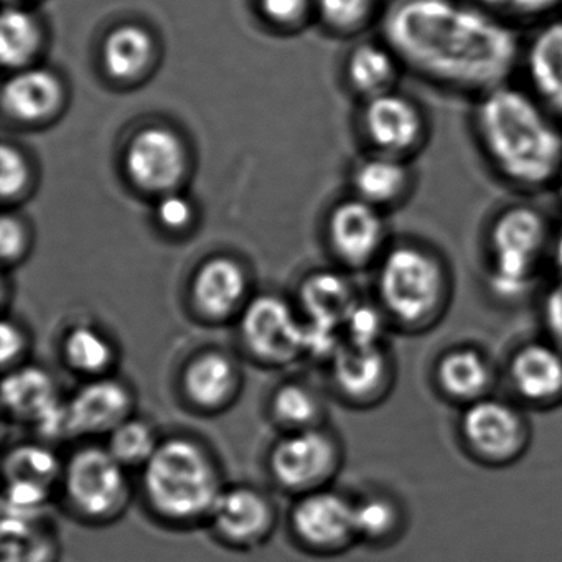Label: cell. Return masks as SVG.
<instances>
[{
    "label": "cell",
    "mask_w": 562,
    "mask_h": 562,
    "mask_svg": "<svg viewBox=\"0 0 562 562\" xmlns=\"http://www.w3.org/2000/svg\"><path fill=\"white\" fill-rule=\"evenodd\" d=\"M383 32L411 70L457 90L486 93L502 87L518 61L512 29L460 0H396Z\"/></svg>",
    "instance_id": "cell-1"
},
{
    "label": "cell",
    "mask_w": 562,
    "mask_h": 562,
    "mask_svg": "<svg viewBox=\"0 0 562 562\" xmlns=\"http://www.w3.org/2000/svg\"><path fill=\"white\" fill-rule=\"evenodd\" d=\"M476 130L486 156L509 182L541 187L562 166V133L544 108L518 88L502 85L483 93Z\"/></svg>",
    "instance_id": "cell-2"
},
{
    "label": "cell",
    "mask_w": 562,
    "mask_h": 562,
    "mask_svg": "<svg viewBox=\"0 0 562 562\" xmlns=\"http://www.w3.org/2000/svg\"><path fill=\"white\" fill-rule=\"evenodd\" d=\"M450 294L449 269L430 249L403 243L381 258L380 307L404 331L420 334L432 328L446 314Z\"/></svg>",
    "instance_id": "cell-3"
},
{
    "label": "cell",
    "mask_w": 562,
    "mask_h": 562,
    "mask_svg": "<svg viewBox=\"0 0 562 562\" xmlns=\"http://www.w3.org/2000/svg\"><path fill=\"white\" fill-rule=\"evenodd\" d=\"M222 490L218 469L210 453L186 437L160 442L144 465L147 499L170 521H192L210 515Z\"/></svg>",
    "instance_id": "cell-4"
},
{
    "label": "cell",
    "mask_w": 562,
    "mask_h": 562,
    "mask_svg": "<svg viewBox=\"0 0 562 562\" xmlns=\"http://www.w3.org/2000/svg\"><path fill=\"white\" fill-rule=\"evenodd\" d=\"M548 223L536 209L509 206L490 226V289L503 301L526 294L548 248Z\"/></svg>",
    "instance_id": "cell-5"
},
{
    "label": "cell",
    "mask_w": 562,
    "mask_h": 562,
    "mask_svg": "<svg viewBox=\"0 0 562 562\" xmlns=\"http://www.w3.org/2000/svg\"><path fill=\"white\" fill-rule=\"evenodd\" d=\"M459 429L473 459L490 467L518 462L531 440V427L522 411L493 396L465 406Z\"/></svg>",
    "instance_id": "cell-6"
},
{
    "label": "cell",
    "mask_w": 562,
    "mask_h": 562,
    "mask_svg": "<svg viewBox=\"0 0 562 562\" xmlns=\"http://www.w3.org/2000/svg\"><path fill=\"white\" fill-rule=\"evenodd\" d=\"M126 467L106 447H85L65 467V490L74 508L85 518H114L130 498Z\"/></svg>",
    "instance_id": "cell-7"
},
{
    "label": "cell",
    "mask_w": 562,
    "mask_h": 562,
    "mask_svg": "<svg viewBox=\"0 0 562 562\" xmlns=\"http://www.w3.org/2000/svg\"><path fill=\"white\" fill-rule=\"evenodd\" d=\"M239 335L252 357L271 364L291 363L304 353V324L284 299L258 295L243 308Z\"/></svg>",
    "instance_id": "cell-8"
},
{
    "label": "cell",
    "mask_w": 562,
    "mask_h": 562,
    "mask_svg": "<svg viewBox=\"0 0 562 562\" xmlns=\"http://www.w3.org/2000/svg\"><path fill=\"white\" fill-rule=\"evenodd\" d=\"M340 465V450L324 430H294L279 440L269 456L276 482L294 492H315L327 483Z\"/></svg>",
    "instance_id": "cell-9"
},
{
    "label": "cell",
    "mask_w": 562,
    "mask_h": 562,
    "mask_svg": "<svg viewBox=\"0 0 562 562\" xmlns=\"http://www.w3.org/2000/svg\"><path fill=\"white\" fill-rule=\"evenodd\" d=\"M291 525L299 541L321 554L345 551L358 541L353 503L327 490L302 496L292 509Z\"/></svg>",
    "instance_id": "cell-10"
},
{
    "label": "cell",
    "mask_w": 562,
    "mask_h": 562,
    "mask_svg": "<svg viewBox=\"0 0 562 562\" xmlns=\"http://www.w3.org/2000/svg\"><path fill=\"white\" fill-rule=\"evenodd\" d=\"M209 518L216 535L235 548L261 544L274 525L271 503L251 486L223 488Z\"/></svg>",
    "instance_id": "cell-11"
},
{
    "label": "cell",
    "mask_w": 562,
    "mask_h": 562,
    "mask_svg": "<svg viewBox=\"0 0 562 562\" xmlns=\"http://www.w3.org/2000/svg\"><path fill=\"white\" fill-rule=\"evenodd\" d=\"M330 363L335 386L353 403H378L393 386V361L383 345L358 347L344 340Z\"/></svg>",
    "instance_id": "cell-12"
},
{
    "label": "cell",
    "mask_w": 562,
    "mask_h": 562,
    "mask_svg": "<svg viewBox=\"0 0 562 562\" xmlns=\"http://www.w3.org/2000/svg\"><path fill=\"white\" fill-rule=\"evenodd\" d=\"M513 393L536 407L562 403V351L551 341H529L508 361Z\"/></svg>",
    "instance_id": "cell-13"
},
{
    "label": "cell",
    "mask_w": 562,
    "mask_h": 562,
    "mask_svg": "<svg viewBox=\"0 0 562 562\" xmlns=\"http://www.w3.org/2000/svg\"><path fill=\"white\" fill-rule=\"evenodd\" d=\"M383 218L376 206L364 200L341 203L330 220V243L345 265L363 268L380 256L383 249Z\"/></svg>",
    "instance_id": "cell-14"
},
{
    "label": "cell",
    "mask_w": 562,
    "mask_h": 562,
    "mask_svg": "<svg viewBox=\"0 0 562 562\" xmlns=\"http://www.w3.org/2000/svg\"><path fill=\"white\" fill-rule=\"evenodd\" d=\"M71 436L110 434L133 409L131 391L113 378H97L67 401Z\"/></svg>",
    "instance_id": "cell-15"
},
{
    "label": "cell",
    "mask_w": 562,
    "mask_h": 562,
    "mask_svg": "<svg viewBox=\"0 0 562 562\" xmlns=\"http://www.w3.org/2000/svg\"><path fill=\"white\" fill-rule=\"evenodd\" d=\"M364 127L370 139L390 156L409 153L424 136V116L416 103L403 94L371 98L364 111Z\"/></svg>",
    "instance_id": "cell-16"
},
{
    "label": "cell",
    "mask_w": 562,
    "mask_h": 562,
    "mask_svg": "<svg viewBox=\"0 0 562 562\" xmlns=\"http://www.w3.org/2000/svg\"><path fill=\"white\" fill-rule=\"evenodd\" d=\"M248 294V276L232 258L209 259L196 269L190 285L193 307L203 318L226 321L238 312Z\"/></svg>",
    "instance_id": "cell-17"
},
{
    "label": "cell",
    "mask_w": 562,
    "mask_h": 562,
    "mask_svg": "<svg viewBox=\"0 0 562 562\" xmlns=\"http://www.w3.org/2000/svg\"><path fill=\"white\" fill-rule=\"evenodd\" d=\"M183 162L179 137L159 127L137 134L126 157L131 179L147 190L172 189L182 177Z\"/></svg>",
    "instance_id": "cell-18"
},
{
    "label": "cell",
    "mask_w": 562,
    "mask_h": 562,
    "mask_svg": "<svg viewBox=\"0 0 562 562\" xmlns=\"http://www.w3.org/2000/svg\"><path fill=\"white\" fill-rule=\"evenodd\" d=\"M434 381L443 397L470 406L492 396L495 371L482 351L473 347H456L440 355L434 368Z\"/></svg>",
    "instance_id": "cell-19"
},
{
    "label": "cell",
    "mask_w": 562,
    "mask_h": 562,
    "mask_svg": "<svg viewBox=\"0 0 562 562\" xmlns=\"http://www.w3.org/2000/svg\"><path fill=\"white\" fill-rule=\"evenodd\" d=\"M525 60L539 101L562 117V21L544 25L531 38Z\"/></svg>",
    "instance_id": "cell-20"
},
{
    "label": "cell",
    "mask_w": 562,
    "mask_h": 562,
    "mask_svg": "<svg viewBox=\"0 0 562 562\" xmlns=\"http://www.w3.org/2000/svg\"><path fill=\"white\" fill-rule=\"evenodd\" d=\"M182 384L190 403L203 411H215L235 396L238 371L222 351H205L187 364Z\"/></svg>",
    "instance_id": "cell-21"
},
{
    "label": "cell",
    "mask_w": 562,
    "mask_h": 562,
    "mask_svg": "<svg viewBox=\"0 0 562 562\" xmlns=\"http://www.w3.org/2000/svg\"><path fill=\"white\" fill-rule=\"evenodd\" d=\"M2 401L15 419L34 426L61 403L54 378L38 367L11 368L2 383Z\"/></svg>",
    "instance_id": "cell-22"
},
{
    "label": "cell",
    "mask_w": 562,
    "mask_h": 562,
    "mask_svg": "<svg viewBox=\"0 0 562 562\" xmlns=\"http://www.w3.org/2000/svg\"><path fill=\"white\" fill-rule=\"evenodd\" d=\"M299 297L308 322L334 325L338 328L344 327L345 318L358 302L350 281L345 276L331 271L307 276L302 281Z\"/></svg>",
    "instance_id": "cell-23"
},
{
    "label": "cell",
    "mask_w": 562,
    "mask_h": 562,
    "mask_svg": "<svg viewBox=\"0 0 562 562\" xmlns=\"http://www.w3.org/2000/svg\"><path fill=\"white\" fill-rule=\"evenodd\" d=\"M61 88L54 75L44 70L15 75L4 88V106L19 120H41L57 108Z\"/></svg>",
    "instance_id": "cell-24"
},
{
    "label": "cell",
    "mask_w": 562,
    "mask_h": 562,
    "mask_svg": "<svg viewBox=\"0 0 562 562\" xmlns=\"http://www.w3.org/2000/svg\"><path fill=\"white\" fill-rule=\"evenodd\" d=\"M58 542L41 518H2V562H57Z\"/></svg>",
    "instance_id": "cell-25"
},
{
    "label": "cell",
    "mask_w": 562,
    "mask_h": 562,
    "mask_svg": "<svg viewBox=\"0 0 562 562\" xmlns=\"http://www.w3.org/2000/svg\"><path fill=\"white\" fill-rule=\"evenodd\" d=\"M353 519L358 541L380 548L396 541L404 529L400 503L386 495H368L355 502Z\"/></svg>",
    "instance_id": "cell-26"
},
{
    "label": "cell",
    "mask_w": 562,
    "mask_h": 562,
    "mask_svg": "<svg viewBox=\"0 0 562 562\" xmlns=\"http://www.w3.org/2000/svg\"><path fill=\"white\" fill-rule=\"evenodd\" d=\"M407 182L406 167L390 154L364 160L355 176L361 200L374 206L396 202L406 192Z\"/></svg>",
    "instance_id": "cell-27"
},
{
    "label": "cell",
    "mask_w": 562,
    "mask_h": 562,
    "mask_svg": "<svg viewBox=\"0 0 562 562\" xmlns=\"http://www.w3.org/2000/svg\"><path fill=\"white\" fill-rule=\"evenodd\" d=\"M64 357L71 370L101 376L113 364L114 348L97 328L77 325L65 335Z\"/></svg>",
    "instance_id": "cell-28"
},
{
    "label": "cell",
    "mask_w": 562,
    "mask_h": 562,
    "mask_svg": "<svg viewBox=\"0 0 562 562\" xmlns=\"http://www.w3.org/2000/svg\"><path fill=\"white\" fill-rule=\"evenodd\" d=\"M153 54V42L143 29L126 25L108 37L104 65L116 78H133L144 70Z\"/></svg>",
    "instance_id": "cell-29"
},
{
    "label": "cell",
    "mask_w": 562,
    "mask_h": 562,
    "mask_svg": "<svg viewBox=\"0 0 562 562\" xmlns=\"http://www.w3.org/2000/svg\"><path fill=\"white\" fill-rule=\"evenodd\" d=\"M4 473L8 482L22 480V482L38 483L52 490L61 473H65V469L50 447L24 443V446L14 447L5 456Z\"/></svg>",
    "instance_id": "cell-30"
},
{
    "label": "cell",
    "mask_w": 562,
    "mask_h": 562,
    "mask_svg": "<svg viewBox=\"0 0 562 562\" xmlns=\"http://www.w3.org/2000/svg\"><path fill=\"white\" fill-rule=\"evenodd\" d=\"M396 58L393 50L387 48L361 45L351 54L348 64L351 83L361 93L371 94V98L386 93L396 77Z\"/></svg>",
    "instance_id": "cell-31"
},
{
    "label": "cell",
    "mask_w": 562,
    "mask_h": 562,
    "mask_svg": "<svg viewBox=\"0 0 562 562\" xmlns=\"http://www.w3.org/2000/svg\"><path fill=\"white\" fill-rule=\"evenodd\" d=\"M159 443L146 420L130 417L110 432L106 449L121 465L137 467L149 462Z\"/></svg>",
    "instance_id": "cell-32"
},
{
    "label": "cell",
    "mask_w": 562,
    "mask_h": 562,
    "mask_svg": "<svg viewBox=\"0 0 562 562\" xmlns=\"http://www.w3.org/2000/svg\"><path fill=\"white\" fill-rule=\"evenodd\" d=\"M38 42V27L31 14L19 9L4 12L0 24V54L4 65L19 67L31 60Z\"/></svg>",
    "instance_id": "cell-33"
},
{
    "label": "cell",
    "mask_w": 562,
    "mask_h": 562,
    "mask_svg": "<svg viewBox=\"0 0 562 562\" xmlns=\"http://www.w3.org/2000/svg\"><path fill=\"white\" fill-rule=\"evenodd\" d=\"M274 419L294 430L311 429L321 414L317 396L299 383L282 384L271 401Z\"/></svg>",
    "instance_id": "cell-34"
},
{
    "label": "cell",
    "mask_w": 562,
    "mask_h": 562,
    "mask_svg": "<svg viewBox=\"0 0 562 562\" xmlns=\"http://www.w3.org/2000/svg\"><path fill=\"white\" fill-rule=\"evenodd\" d=\"M387 321L383 308L358 301L341 327L344 340L358 347H380Z\"/></svg>",
    "instance_id": "cell-35"
},
{
    "label": "cell",
    "mask_w": 562,
    "mask_h": 562,
    "mask_svg": "<svg viewBox=\"0 0 562 562\" xmlns=\"http://www.w3.org/2000/svg\"><path fill=\"white\" fill-rule=\"evenodd\" d=\"M50 496V488L38 483L8 482L4 493L2 512L4 516H18V518H41L42 508Z\"/></svg>",
    "instance_id": "cell-36"
},
{
    "label": "cell",
    "mask_w": 562,
    "mask_h": 562,
    "mask_svg": "<svg viewBox=\"0 0 562 562\" xmlns=\"http://www.w3.org/2000/svg\"><path fill=\"white\" fill-rule=\"evenodd\" d=\"M322 14L335 27H357L370 15L374 0H318Z\"/></svg>",
    "instance_id": "cell-37"
},
{
    "label": "cell",
    "mask_w": 562,
    "mask_h": 562,
    "mask_svg": "<svg viewBox=\"0 0 562 562\" xmlns=\"http://www.w3.org/2000/svg\"><path fill=\"white\" fill-rule=\"evenodd\" d=\"M0 192L4 199L18 195L25 187L27 180V167H25L24 159L18 150L12 149L11 146L2 147L0 153Z\"/></svg>",
    "instance_id": "cell-38"
},
{
    "label": "cell",
    "mask_w": 562,
    "mask_h": 562,
    "mask_svg": "<svg viewBox=\"0 0 562 562\" xmlns=\"http://www.w3.org/2000/svg\"><path fill=\"white\" fill-rule=\"evenodd\" d=\"M485 11L499 12V14L515 15V18H538L546 12L554 11L562 0H475Z\"/></svg>",
    "instance_id": "cell-39"
},
{
    "label": "cell",
    "mask_w": 562,
    "mask_h": 562,
    "mask_svg": "<svg viewBox=\"0 0 562 562\" xmlns=\"http://www.w3.org/2000/svg\"><path fill=\"white\" fill-rule=\"evenodd\" d=\"M24 226L14 216H4L0 222V252L5 265L18 262L25 252Z\"/></svg>",
    "instance_id": "cell-40"
},
{
    "label": "cell",
    "mask_w": 562,
    "mask_h": 562,
    "mask_svg": "<svg viewBox=\"0 0 562 562\" xmlns=\"http://www.w3.org/2000/svg\"><path fill=\"white\" fill-rule=\"evenodd\" d=\"M542 324L548 331L551 344L562 351V281L552 285L542 302Z\"/></svg>",
    "instance_id": "cell-41"
},
{
    "label": "cell",
    "mask_w": 562,
    "mask_h": 562,
    "mask_svg": "<svg viewBox=\"0 0 562 562\" xmlns=\"http://www.w3.org/2000/svg\"><path fill=\"white\" fill-rule=\"evenodd\" d=\"M0 358L5 370H11L12 364L18 363L27 348V337L22 327L15 322L5 318L2 328H0Z\"/></svg>",
    "instance_id": "cell-42"
},
{
    "label": "cell",
    "mask_w": 562,
    "mask_h": 562,
    "mask_svg": "<svg viewBox=\"0 0 562 562\" xmlns=\"http://www.w3.org/2000/svg\"><path fill=\"white\" fill-rule=\"evenodd\" d=\"M157 218L166 228L182 229L192 220V206L180 195H167L160 200Z\"/></svg>",
    "instance_id": "cell-43"
},
{
    "label": "cell",
    "mask_w": 562,
    "mask_h": 562,
    "mask_svg": "<svg viewBox=\"0 0 562 562\" xmlns=\"http://www.w3.org/2000/svg\"><path fill=\"white\" fill-rule=\"evenodd\" d=\"M262 8L274 21L291 22L304 11L305 0H262Z\"/></svg>",
    "instance_id": "cell-44"
},
{
    "label": "cell",
    "mask_w": 562,
    "mask_h": 562,
    "mask_svg": "<svg viewBox=\"0 0 562 562\" xmlns=\"http://www.w3.org/2000/svg\"><path fill=\"white\" fill-rule=\"evenodd\" d=\"M551 258L552 262H554L555 271H558L559 279L562 281V229L555 235V238L552 239Z\"/></svg>",
    "instance_id": "cell-45"
},
{
    "label": "cell",
    "mask_w": 562,
    "mask_h": 562,
    "mask_svg": "<svg viewBox=\"0 0 562 562\" xmlns=\"http://www.w3.org/2000/svg\"><path fill=\"white\" fill-rule=\"evenodd\" d=\"M555 187H558V193L562 200V166L561 169H559L558 176H555Z\"/></svg>",
    "instance_id": "cell-46"
}]
</instances>
